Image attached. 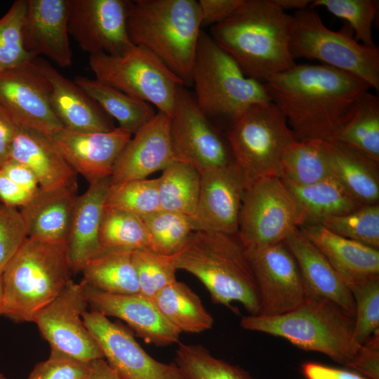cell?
Instances as JSON below:
<instances>
[{
    "label": "cell",
    "instance_id": "6da1fadb",
    "mask_svg": "<svg viewBox=\"0 0 379 379\" xmlns=\"http://www.w3.org/2000/svg\"><path fill=\"white\" fill-rule=\"evenodd\" d=\"M298 141H332L371 87L325 65L295 64L263 83Z\"/></svg>",
    "mask_w": 379,
    "mask_h": 379
},
{
    "label": "cell",
    "instance_id": "7a4b0ae2",
    "mask_svg": "<svg viewBox=\"0 0 379 379\" xmlns=\"http://www.w3.org/2000/svg\"><path fill=\"white\" fill-rule=\"evenodd\" d=\"M292 15L274 0H243L209 35L248 77L265 83L296 63L290 51Z\"/></svg>",
    "mask_w": 379,
    "mask_h": 379
},
{
    "label": "cell",
    "instance_id": "3957f363",
    "mask_svg": "<svg viewBox=\"0 0 379 379\" xmlns=\"http://www.w3.org/2000/svg\"><path fill=\"white\" fill-rule=\"evenodd\" d=\"M172 258L177 270L204 284L214 303L234 310L232 302H239L250 315L258 314L257 284L237 234L194 231Z\"/></svg>",
    "mask_w": 379,
    "mask_h": 379
},
{
    "label": "cell",
    "instance_id": "277c9868",
    "mask_svg": "<svg viewBox=\"0 0 379 379\" xmlns=\"http://www.w3.org/2000/svg\"><path fill=\"white\" fill-rule=\"evenodd\" d=\"M201 21L198 1H131L127 29L132 43L158 58L183 83L192 70Z\"/></svg>",
    "mask_w": 379,
    "mask_h": 379
},
{
    "label": "cell",
    "instance_id": "5b68a950",
    "mask_svg": "<svg viewBox=\"0 0 379 379\" xmlns=\"http://www.w3.org/2000/svg\"><path fill=\"white\" fill-rule=\"evenodd\" d=\"M72 272L67 242L27 237L2 272V315L33 322L66 286Z\"/></svg>",
    "mask_w": 379,
    "mask_h": 379
},
{
    "label": "cell",
    "instance_id": "8992f818",
    "mask_svg": "<svg viewBox=\"0 0 379 379\" xmlns=\"http://www.w3.org/2000/svg\"><path fill=\"white\" fill-rule=\"evenodd\" d=\"M240 324L246 330L283 338L302 350L324 354L347 366L361 346L353 339L354 317L332 301L309 293L301 305L289 312L248 315Z\"/></svg>",
    "mask_w": 379,
    "mask_h": 379
},
{
    "label": "cell",
    "instance_id": "52a82bcc",
    "mask_svg": "<svg viewBox=\"0 0 379 379\" xmlns=\"http://www.w3.org/2000/svg\"><path fill=\"white\" fill-rule=\"evenodd\" d=\"M192 86L201 111L208 119H225L230 125L252 105L271 101L264 84L246 77L203 30L192 70Z\"/></svg>",
    "mask_w": 379,
    "mask_h": 379
},
{
    "label": "cell",
    "instance_id": "ba28073f",
    "mask_svg": "<svg viewBox=\"0 0 379 379\" xmlns=\"http://www.w3.org/2000/svg\"><path fill=\"white\" fill-rule=\"evenodd\" d=\"M290 51L294 60H319L379 90L378 48L357 41L349 25L338 32L330 29L313 8L309 6L292 15Z\"/></svg>",
    "mask_w": 379,
    "mask_h": 379
},
{
    "label": "cell",
    "instance_id": "9c48e42d",
    "mask_svg": "<svg viewBox=\"0 0 379 379\" xmlns=\"http://www.w3.org/2000/svg\"><path fill=\"white\" fill-rule=\"evenodd\" d=\"M226 140L248 186L262 178L279 177L282 156L297 140L285 117L272 101L247 109L230 126Z\"/></svg>",
    "mask_w": 379,
    "mask_h": 379
},
{
    "label": "cell",
    "instance_id": "30bf717a",
    "mask_svg": "<svg viewBox=\"0 0 379 379\" xmlns=\"http://www.w3.org/2000/svg\"><path fill=\"white\" fill-rule=\"evenodd\" d=\"M95 79L155 106L171 117L179 88L185 86L158 58L134 45L120 55H89Z\"/></svg>",
    "mask_w": 379,
    "mask_h": 379
},
{
    "label": "cell",
    "instance_id": "8fae6325",
    "mask_svg": "<svg viewBox=\"0 0 379 379\" xmlns=\"http://www.w3.org/2000/svg\"><path fill=\"white\" fill-rule=\"evenodd\" d=\"M303 223L300 207L279 177L262 178L246 188L237 236L247 252L283 242Z\"/></svg>",
    "mask_w": 379,
    "mask_h": 379
},
{
    "label": "cell",
    "instance_id": "7c38bea8",
    "mask_svg": "<svg viewBox=\"0 0 379 379\" xmlns=\"http://www.w3.org/2000/svg\"><path fill=\"white\" fill-rule=\"evenodd\" d=\"M171 117L170 135L175 159L200 174L234 162L225 138L218 132L185 88H179Z\"/></svg>",
    "mask_w": 379,
    "mask_h": 379
},
{
    "label": "cell",
    "instance_id": "4fadbf2b",
    "mask_svg": "<svg viewBox=\"0 0 379 379\" xmlns=\"http://www.w3.org/2000/svg\"><path fill=\"white\" fill-rule=\"evenodd\" d=\"M88 306L84 282L72 279L58 295L34 319L41 335L49 343L51 352L90 362L104 358L86 327L82 314Z\"/></svg>",
    "mask_w": 379,
    "mask_h": 379
},
{
    "label": "cell",
    "instance_id": "5bb4252c",
    "mask_svg": "<svg viewBox=\"0 0 379 379\" xmlns=\"http://www.w3.org/2000/svg\"><path fill=\"white\" fill-rule=\"evenodd\" d=\"M0 112L17 128L49 135L63 127L51 103V86L32 59L0 73Z\"/></svg>",
    "mask_w": 379,
    "mask_h": 379
},
{
    "label": "cell",
    "instance_id": "9a60e30c",
    "mask_svg": "<svg viewBox=\"0 0 379 379\" xmlns=\"http://www.w3.org/2000/svg\"><path fill=\"white\" fill-rule=\"evenodd\" d=\"M131 1L69 0V35L89 55L124 54L134 46L127 29Z\"/></svg>",
    "mask_w": 379,
    "mask_h": 379
},
{
    "label": "cell",
    "instance_id": "2e32d148",
    "mask_svg": "<svg viewBox=\"0 0 379 379\" xmlns=\"http://www.w3.org/2000/svg\"><path fill=\"white\" fill-rule=\"evenodd\" d=\"M82 318L104 359L122 379H185L175 363L154 359L121 324L92 310Z\"/></svg>",
    "mask_w": 379,
    "mask_h": 379
},
{
    "label": "cell",
    "instance_id": "e0dca14e",
    "mask_svg": "<svg viewBox=\"0 0 379 379\" xmlns=\"http://www.w3.org/2000/svg\"><path fill=\"white\" fill-rule=\"evenodd\" d=\"M257 284L262 316H277L298 308L306 288L297 262L284 242L247 252Z\"/></svg>",
    "mask_w": 379,
    "mask_h": 379
},
{
    "label": "cell",
    "instance_id": "ac0fdd59",
    "mask_svg": "<svg viewBox=\"0 0 379 379\" xmlns=\"http://www.w3.org/2000/svg\"><path fill=\"white\" fill-rule=\"evenodd\" d=\"M247 182L235 162L201 174L194 231L237 234L241 201Z\"/></svg>",
    "mask_w": 379,
    "mask_h": 379
},
{
    "label": "cell",
    "instance_id": "d6986e66",
    "mask_svg": "<svg viewBox=\"0 0 379 379\" xmlns=\"http://www.w3.org/2000/svg\"><path fill=\"white\" fill-rule=\"evenodd\" d=\"M48 135L89 184L111 176L118 157L132 137L119 126L107 132H80L62 127Z\"/></svg>",
    "mask_w": 379,
    "mask_h": 379
},
{
    "label": "cell",
    "instance_id": "ffe728a7",
    "mask_svg": "<svg viewBox=\"0 0 379 379\" xmlns=\"http://www.w3.org/2000/svg\"><path fill=\"white\" fill-rule=\"evenodd\" d=\"M171 117L157 112L130 139L118 157L110 176V188L145 179L175 161L170 135Z\"/></svg>",
    "mask_w": 379,
    "mask_h": 379
},
{
    "label": "cell",
    "instance_id": "44dd1931",
    "mask_svg": "<svg viewBox=\"0 0 379 379\" xmlns=\"http://www.w3.org/2000/svg\"><path fill=\"white\" fill-rule=\"evenodd\" d=\"M84 284L92 310L121 319L147 343L164 347L179 342L181 333L164 318L152 300L140 293H107Z\"/></svg>",
    "mask_w": 379,
    "mask_h": 379
},
{
    "label": "cell",
    "instance_id": "7402d4cb",
    "mask_svg": "<svg viewBox=\"0 0 379 379\" xmlns=\"http://www.w3.org/2000/svg\"><path fill=\"white\" fill-rule=\"evenodd\" d=\"M22 27L25 50L43 55L61 67L72 63L67 28L69 0H26Z\"/></svg>",
    "mask_w": 379,
    "mask_h": 379
},
{
    "label": "cell",
    "instance_id": "603a6c76",
    "mask_svg": "<svg viewBox=\"0 0 379 379\" xmlns=\"http://www.w3.org/2000/svg\"><path fill=\"white\" fill-rule=\"evenodd\" d=\"M34 59L50 84L51 106L63 127L80 132H107L115 128L113 119L74 81L46 60Z\"/></svg>",
    "mask_w": 379,
    "mask_h": 379
},
{
    "label": "cell",
    "instance_id": "cb8c5ba5",
    "mask_svg": "<svg viewBox=\"0 0 379 379\" xmlns=\"http://www.w3.org/2000/svg\"><path fill=\"white\" fill-rule=\"evenodd\" d=\"M298 229L324 255L347 286L379 276V251L327 230L319 223Z\"/></svg>",
    "mask_w": 379,
    "mask_h": 379
},
{
    "label": "cell",
    "instance_id": "d4e9b609",
    "mask_svg": "<svg viewBox=\"0 0 379 379\" xmlns=\"http://www.w3.org/2000/svg\"><path fill=\"white\" fill-rule=\"evenodd\" d=\"M8 159L27 166L42 190L77 185V172L48 135L41 132L16 128Z\"/></svg>",
    "mask_w": 379,
    "mask_h": 379
},
{
    "label": "cell",
    "instance_id": "484cf974",
    "mask_svg": "<svg viewBox=\"0 0 379 379\" xmlns=\"http://www.w3.org/2000/svg\"><path fill=\"white\" fill-rule=\"evenodd\" d=\"M283 242L297 262L307 293L326 298L354 317L350 288L319 249L298 228Z\"/></svg>",
    "mask_w": 379,
    "mask_h": 379
},
{
    "label": "cell",
    "instance_id": "4316f807",
    "mask_svg": "<svg viewBox=\"0 0 379 379\" xmlns=\"http://www.w3.org/2000/svg\"><path fill=\"white\" fill-rule=\"evenodd\" d=\"M110 188V177L89 184L78 195L67 240L73 272H81L85 263L101 251L99 231L103 208Z\"/></svg>",
    "mask_w": 379,
    "mask_h": 379
},
{
    "label": "cell",
    "instance_id": "83f0119b",
    "mask_svg": "<svg viewBox=\"0 0 379 379\" xmlns=\"http://www.w3.org/2000/svg\"><path fill=\"white\" fill-rule=\"evenodd\" d=\"M77 197V185L51 190L40 188L20 210L28 237L67 242Z\"/></svg>",
    "mask_w": 379,
    "mask_h": 379
},
{
    "label": "cell",
    "instance_id": "f1b7e54d",
    "mask_svg": "<svg viewBox=\"0 0 379 379\" xmlns=\"http://www.w3.org/2000/svg\"><path fill=\"white\" fill-rule=\"evenodd\" d=\"M333 176L361 204L379 201V164L335 141H324Z\"/></svg>",
    "mask_w": 379,
    "mask_h": 379
},
{
    "label": "cell",
    "instance_id": "f546056e",
    "mask_svg": "<svg viewBox=\"0 0 379 379\" xmlns=\"http://www.w3.org/2000/svg\"><path fill=\"white\" fill-rule=\"evenodd\" d=\"M285 185L301 210L304 223H319L364 206L334 178L307 185Z\"/></svg>",
    "mask_w": 379,
    "mask_h": 379
},
{
    "label": "cell",
    "instance_id": "4dcf8cb0",
    "mask_svg": "<svg viewBox=\"0 0 379 379\" xmlns=\"http://www.w3.org/2000/svg\"><path fill=\"white\" fill-rule=\"evenodd\" d=\"M81 272L82 281L101 292L117 295L140 293L131 251L102 250L85 263Z\"/></svg>",
    "mask_w": 379,
    "mask_h": 379
},
{
    "label": "cell",
    "instance_id": "1f68e13d",
    "mask_svg": "<svg viewBox=\"0 0 379 379\" xmlns=\"http://www.w3.org/2000/svg\"><path fill=\"white\" fill-rule=\"evenodd\" d=\"M74 81L132 135L157 114L152 105L95 79L77 77Z\"/></svg>",
    "mask_w": 379,
    "mask_h": 379
},
{
    "label": "cell",
    "instance_id": "d6a6232c",
    "mask_svg": "<svg viewBox=\"0 0 379 379\" xmlns=\"http://www.w3.org/2000/svg\"><path fill=\"white\" fill-rule=\"evenodd\" d=\"M152 300L164 318L180 333H199L213 325V318L199 296L184 282L175 281Z\"/></svg>",
    "mask_w": 379,
    "mask_h": 379
},
{
    "label": "cell",
    "instance_id": "836d02e7",
    "mask_svg": "<svg viewBox=\"0 0 379 379\" xmlns=\"http://www.w3.org/2000/svg\"><path fill=\"white\" fill-rule=\"evenodd\" d=\"M279 178L285 184L307 185L333 178L324 141L295 140L285 150Z\"/></svg>",
    "mask_w": 379,
    "mask_h": 379
},
{
    "label": "cell",
    "instance_id": "e575fe53",
    "mask_svg": "<svg viewBox=\"0 0 379 379\" xmlns=\"http://www.w3.org/2000/svg\"><path fill=\"white\" fill-rule=\"evenodd\" d=\"M332 141L342 143L379 164L378 97L369 91L366 92L350 120Z\"/></svg>",
    "mask_w": 379,
    "mask_h": 379
},
{
    "label": "cell",
    "instance_id": "d590c367",
    "mask_svg": "<svg viewBox=\"0 0 379 379\" xmlns=\"http://www.w3.org/2000/svg\"><path fill=\"white\" fill-rule=\"evenodd\" d=\"M201 174L185 162L174 161L158 178L161 209L192 217L199 194Z\"/></svg>",
    "mask_w": 379,
    "mask_h": 379
},
{
    "label": "cell",
    "instance_id": "8d00e7d4",
    "mask_svg": "<svg viewBox=\"0 0 379 379\" xmlns=\"http://www.w3.org/2000/svg\"><path fill=\"white\" fill-rule=\"evenodd\" d=\"M102 250L151 251L148 232L142 219L105 205L99 231Z\"/></svg>",
    "mask_w": 379,
    "mask_h": 379
},
{
    "label": "cell",
    "instance_id": "74e56055",
    "mask_svg": "<svg viewBox=\"0 0 379 379\" xmlns=\"http://www.w3.org/2000/svg\"><path fill=\"white\" fill-rule=\"evenodd\" d=\"M175 360L185 379H254L242 368L213 357L201 345L179 343Z\"/></svg>",
    "mask_w": 379,
    "mask_h": 379
},
{
    "label": "cell",
    "instance_id": "f35d334b",
    "mask_svg": "<svg viewBox=\"0 0 379 379\" xmlns=\"http://www.w3.org/2000/svg\"><path fill=\"white\" fill-rule=\"evenodd\" d=\"M148 232L151 251L173 255L187 242L194 231L190 216L160 209L140 218Z\"/></svg>",
    "mask_w": 379,
    "mask_h": 379
},
{
    "label": "cell",
    "instance_id": "ab89813d",
    "mask_svg": "<svg viewBox=\"0 0 379 379\" xmlns=\"http://www.w3.org/2000/svg\"><path fill=\"white\" fill-rule=\"evenodd\" d=\"M329 231L368 246L379 248V204L364 205L319 222Z\"/></svg>",
    "mask_w": 379,
    "mask_h": 379
},
{
    "label": "cell",
    "instance_id": "60d3db41",
    "mask_svg": "<svg viewBox=\"0 0 379 379\" xmlns=\"http://www.w3.org/2000/svg\"><path fill=\"white\" fill-rule=\"evenodd\" d=\"M105 206L140 218L161 209L158 178L133 180L109 188Z\"/></svg>",
    "mask_w": 379,
    "mask_h": 379
},
{
    "label": "cell",
    "instance_id": "b9f144b4",
    "mask_svg": "<svg viewBox=\"0 0 379 379\" xmlns=\"http://www.w3.org/2000/svg\"><path fill=\"white\" fill-rule=\"evenodd\" d=\"M378 2L373 0H313L310 7L326 8L333 15L349 23L357 41L375 47L372 27L378 11Z\"/></svg>",
    "mask_w": 379,
    "mask_h": 379
},
{
    "label": "cell",
    "instance_id": "7bdbcfd3",
    "mask_svg": "<svg viewBox=\"0 0 379 379\" xmlns=\"http://www.w3.org/2000/svg\"><path fill=\"white\" fill-rule=\"evenodd\" d=\"M26 0L15 1L0 18V73L33 58L25 48L22 27Z\"/></svg>",
    "mask_w": 379,
    "mask_h": 379
},
{
    "label": "cell",
    "instance_id": "ee69618b",
    "mask_svg": "<svg viewBox=\"0 0 379 379\" xmlns=\"http://www.w3.org/2000/svg\"><path fill=\"white\" fill-rule=\"evenodd\" d=\"M132 261L140 293L151 300L160 291L177 280V269L172 255H161L152 251H136L132 252Z\"/></svg>",
    "mask_w": 379,
    "mask_h": 379
},
{
    "label": "cell",
    "instance_id": "f6af8a7d",
    "mask_svg": "<svg viewBox=\"0 0 379 379\" xmlns=\"http://www.w3.org/2000/svg\"><path fill=\"white\" fill-rule=\"evenodd\" d=\"M354 300L353 339L364 344L379 331V276L348 286Z\"/></svg>",
    "mask_w": 379,
    "mask_h": 379
},
{
    "label": "cell",
    "instance_id": "bcb514c9",
    "mask_svg": "<svg viewBox=\"0 0 379 379\" xmlns=\"http://www.w3.org/2000/svg\"><path fill=\"white\" fill-rule=\"evenodd\" d=\"M27 237L20 211L0 204V274Z\"/></svg>",
    "mask_w": 379,
    "mask_h": 379
},
{
    "label": "cell",
    "instance_id": "7dc6e473",
    "mask_svg": "<svg viewBox=\"0 0 379 379\" xmlns=\"http://www.w3.org/2000/svg\"><path fill=\"white\" fill-rule=\"evenodd\" d=\"M89 364L51 352L46 360L35 365L27 379H85Z\"/></svg>",
    "mask_w": 379,
    "mask_h": 379
},
{
    "label": "cell",
    "instance_id": "c3c4849f",
    "mask_svg": "<svg viewBox=\"0 0 379 379\" xmlns=\"http://www.w3.org/2000/svg\"><path fill=\"white\" fill-rule=\"evenodd\" d=\"M347 367L368 379H379V331L359 347Z\"/></svg>",
    "mask_w": 379,
    "mask_h": 379
},
{
    "label": "cell",
    "instance_id": "681fc988",
    "mask_svg": "<svg viewBox=\"0 0 379 379\" xmlns=\"http://www.w3.org/2000/svg\"><path fill=\"white\" fill-rule=\"evenodd\" d=\"M243 0H199L202 26H213L228 18Z\"/></svg>",
    "mask_w": 379,
    "mask_h": 379
},
{
    "label": "cell",
    "instance_id": "f907efd6",
    "mask_svg": "<svg viewBox=\"0 0 379 379\" xmlns=\"http://www.w3.org/2000/svg\"><path fill=\"white\" fill-rule=\"evenodd\" d=\"M0 170L32 196L39 192V182L34 173L25 165L8 159L0 166Z\"/></svg>",
    "mask_w": 379,
    "mask_h": 379
},
{
    "label": "cell",
    "instance_id": "816d5d0a",
    "mask_svg": "<svg viewBox=\"0 0 379 379\" xmlns=\"http://www.w3.org/2000/svg\"><path fill=\"white\" fill-rule=\"evenodd\" d=\"M301 371L305 379H368L354 371L311 361L303 363Z\"/></svg>",
    "mask_w": 379,
    "mask_h": 379
},
{
    "label": "cell",
    "instance_id": "f5cc1de1",
    "mask_svg": "<svg viewBox=\"0 0 379 379\" xmlns=\"http://www.w3.org/2000/svg\"><path fill=\"white\" fill-rule=\"evenodd\" d=\"M25 191L0 170V201L6 206L22 207L32 198Z\"/></svg>",
    "mask_w": 379,
    "mask_h": 379
},
{
    "label": "cell",
    "instance_id": "db71d44e",
    "mask_svg": "<svg viewBox=\"0 0 379 379\" xmlns=\"http://www.w3.org/2000/svg\"><path fill=\"white\" fill-rule=\"evenodd\" d=\"M16 128L0 112V166L8 159V153Z\"/></svg>",
    "mask_w": 379,
    "mask_h": 379
},
{
    "label": "cell",
    "instance_id": "11a10c76",
    "mask_svg": "<svg viewBox=\"0 0 379 379\" xmlns=\"http://www.w3.org/2000/svg\"><path fill=\"white\" fill-rule=\"evenodd\" d=\"M85 379H122L104 358L90 361L89 371Z\"/></svg>",
    "mask_w": 379,
    "mask_h": 379
},
{
    "label": "cell",
    "instance_id": "9f6ffc18",
    "mask_svg": "<svg viewBox=\"0 0 379 379\" xmlns=\"http://www.w3.org/2000/svg\"><path fill=\"white\" fill-rule=\"evenodd\" d=\"M284 11L295 9L296 11L303 10L310 6V0H274Z\"/></svg>",
    "mask_w": 379,
    "mask_h": 379
},
{
    "label": "cell",
    "instance_id": "6f0895ef",
    "mask_svg": "<svg viewBox=\"0 0 379 379\" xmlns=\"http://www.w3.org/2000/svg\"><path fill=\"white\" fill-rule=\"evenodd\" d=\"M4 305V287L2 281V274H0V316L2 315Z\"/></svg>",
    "mask_w": 379,
    "mask_h": 379
},
{
    "label": "cell",
    "instance_id": "680465c9",
    "mask_svg": "<svg viewBox=\"0 0 379 379\" xmlns=\"http://www.w3.org/2000/svg\"><path fill=\"white\" fill-rule=\"evenodd\" d=\"M0 379H7L5 375L0 373Z\"/></svg>",
    "mask_w": 379,
    "mask_h": 379
}]
</instances>
